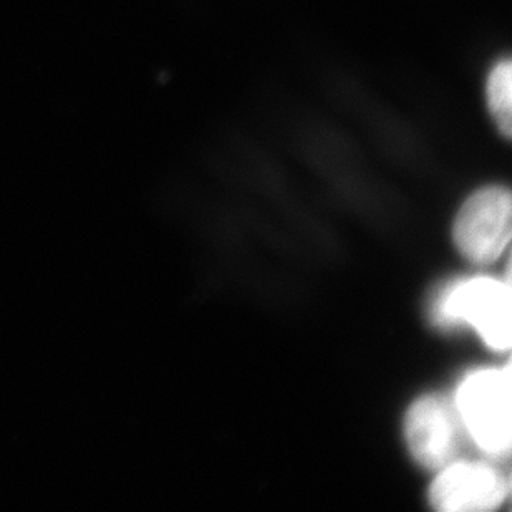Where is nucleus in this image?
Masks as SVG:
<instances>
[{
	"instance_id": "nucleus-1",
	"label": "nucleus",
	"mask_w": 512,
	"mask_h": 512,
	"mask_svg": "<svg viewBox=\"0 0 512 512\" xmlns=\"http://www.w3.org/2000/svg\"><path fill=\"white\" fill-rule=\"evenodd\" d=\"M511 367L481 370L459 385L456 405L474 443L491 456L508 455L512 441Z\"/></svg>"
},
{
	"instance_id": "nucleus-2",
	"label": "nucleus",
	"mask_w": 512,
	"mask_h": 512,
	"mask_svg": "<svg viewBox=\"0 0 512 512\" xmlns=\"http://www.w3.org/2000/svg\"><path fill=\"white\" fill-rule=\"evenodd\" d=\"M435 319L440 324L464 322L478 330L494 350L511 347V289L508 284L478 277L446 287L436 300Z\"/></svg>"
},
{
	"instance_id": "nucleus-3",
	"label": "nucleus",
	"mask_w": 512,
	"mask_h": 512,
	"mask_svg": "<svg viewBox=\"0 0 512 512\" xmlns=\"http://www.w3.org/2000/svg\"><path fill=\"white\" fill-rule=\"evenodd\" d=\"M511 194L501 186L484 188L463 204L453 239L469 261L488 264L501 257L511 241Z\"/></svg>"
},
{
	"instance_id": "nucleus-4",
	"label": "nucleus",
	"mask_w": 512,
	"mask_h": 512,
	"mask_svg": "<svg viewBox=\"0 0 512 512\" xmlns=\"http://www.w3.org/2000/svg\"><path fill=\"white\" fill-rule=\"evenodd\" d=\"M508 496V479L478 463L451 464L430 489L431 506L441 512L493 511Z\"/></svg>"
},
{
	"instance_id": "nucleus-5",
	"label": "nucleus",
	"mask_w": 512,
	"mask_h": 512,
	"mask_svg": "<svg viewBox=\"0 0 512 512\" xmlns=\"http://www.w3.org/2000/svg\"><path fill=\"white\" fill-rule=\"evenodd\" d=\"M406 443L413 458L428 469L443 468L458 448L455 416L445 401L423 397L411 405L405 423Z\"/></svg>"
},
{
	"instance_id": "nucleus-6",
	"label": "nucleus",
	"mask_w": 512,
	"mask_h": 512,
	"mask_svg": "<svg viewBox=\"0 0 512 512\" xmlns=\"http://www.w3.org/2000/svg\"><path fill=\"white\" fill-rule=\"evenodd\" d=\"M489 112L499 131L506 138L511 136L512 67L511 60L504 58L494 65L486 83Z\"/></svg>"
}]
</instances>
